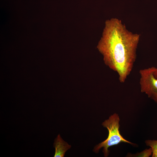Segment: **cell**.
Returning <instances> with one entry per match:
<instances>
[{
  "label": "cell",
  "instance_id": "7",
  "mask_svg": "<svg viewBox=\"0 0 157 157\" xmlns=\"http://www.w3.org/2000/svg\"><path fill=\"white\" fill-rule=\"evenodd\" d=\"M154 74L155 77L157 78V67H155Z\"/></svg>",
  "mask_w": 157,
  "mask_h": 157
},
{
  "label": "cell",
  "instance_id": "1",
  "mask_svg": "<svg viewBox=\"0 0 157 157\" xmlns=\"http://www.w3.org/2000/svg\"><path fill=\"white\" fill-rule=\"evenodd\" d=\"M140 35L129 31L121 20H107L97 48L105 64L117 72L120 82L131 73L136 58Z\"/></svg>",
  "mask_w": 157,
  "mask_h": 157
},
{
  "label": "cell",
  "instance_id": "4",
  "mask_svg": "<svg viewBox=\"0 0 157 157\" xmlns=\"http://www.w3.org/2000/svg\"><path fill=\"white\" fill-rule=\"evenodd\" d=\"M53 146L55 149L54 157H64L66 152L71 147L62 139L60 134L55 139Z\"/></svg>",
  "mask_w": 157,
  "mask_h": 157
},
{
  "label": "cell",
  "instance_id": "2",
  "mask_svg": "<svg viewBox=\"0 0 157 157\" xmlns=\"http://www.w3.org/2000/svg\"><path fill=\"white\" fill-rule=\"evenodd\" d=\"M119 121L120 118L118 114L115 113L102 123V125L106 128L108 131V137L105 140L94 147L93 149L94 152L97 153L100 149L103 148L104 156L107 157L109 154L108 148L110 147L117 145L121 142L134 144L124 139L120 134L119 131Z\"/></svg>",
  "mask_w": 157,
  "mask_h": 157
},
{
  "label": "cell",
  "instance_id": "3",
  "mask_svg": "<svg viewBox=\"0 0 157 157\" xmlns=\"http://www.w3.org/2000/svg\"><path fill=\"white\" fill-rule=\"evenodd\" d=\"M155 67H152L140 70V84L142 92L149 98L157 93V78L154 73Z\"/></svg>",
  "mask_w": 157,
  "mask_h": 157
},
{
  "label": "cell",
  "instance_id": "5",
  "mask_svg": "<svg viewBox=\"0 0 157 157\" xmlns=\"http://www.w3.org/2000/svg\"><path fill=\"white\" fill-rule=\"evenodd\" d=\"M146 145L152 150V157H157V140H148L145 141Z\"/></svg>",
  "mask_w": 157,
  "mask_h": 157
},
{
  "label": "cell",
  "instance_id": "6",
  "mask_svg": "<svg viewBox=\"0 0 157 157\" xmlns=\"http://www.w3.org/2000/svg\"><path fill=\"white\" fill-rule=\"evenodd\" d=\"M151 98L157 103V93L154 95Z\"/></svg>",
  "mask_w": 157,
  "mask_h": 157
}]
</instances>
